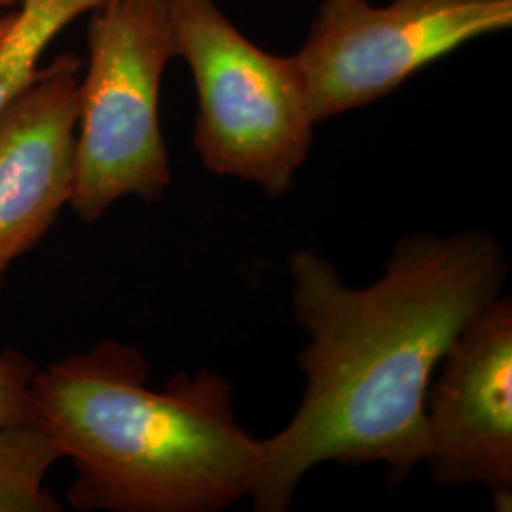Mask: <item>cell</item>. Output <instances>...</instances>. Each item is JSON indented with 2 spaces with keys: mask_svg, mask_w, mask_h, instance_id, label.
I'll return each instance as SVG.
<instances>
[{
  "mask_svg": "<svg viewBox=\"0 0 512 512\" xmlns=\"http://www.w3.org/2000/svg\"><path fill=\"white\" fill-rule=\"evenodd\" d=\"M88 48L69 205L93 224L128 196L160 202L173 179L160 122L175 57L165 0H109L93 10Z\"/></svg>",
  "mask_w": 512,
  "mask_h": 512,
  "instance_id": "4",
  "label": "cell"
},
{
  "mask_svg": "<svg viewBox=\"0 0 512 512\" xmlns=\"http://www.w3.org/2000/svg\"><path fill=\"white\" fill-rule=\"evenodd\" d=\"M425 458L440 488L478 486L512 503V298L476 311L446 349L425 395Z\"/></svg>",
  "mask_w": 512,
  "mask_h": 512,
  "instance_id": "6",
  "label": "cell"
},
{
  "mask_svg": "<svg viewBox=\"0 0 512 512\" xmlns=\"http://www.w3.org/2000/svg\"><path fill=\"white\" fill-rule=\"evenodd\" d=\"M109 0H21L16 21L0 42V109L38 73L50 42L73 19L99 10Z\"/></svg>",
  "mask_w": 512,
  "mask_h": 512,
  "instance_id": "9",
  "label": "cell"
},
{
  "mask_svg": "<svg viewBox=\"0 0 512 512\" xmlns=\"http://www.w3.org/2000/svg\"><path fill=\"white\" fill-rule=\"evenodd\" d=\"M63 458L52 433L40 423L0 427V512H59L46 476Z\"/></svg>",
  "mask_w": 512,
  "mask_h": 512,
  "instance_id": "8",
  "label": "cell"
},
{
  "mask_svg": "<svg viewBox=\"0 0 512 512\" xmlns=\"http://www.w3.org/2000/svg\"><path fill=\"white\" fill-rule=\"evenodd\" d=\"M306 389L279 433L260 440L251 503L285 512L315 465L380 463L397 490L425 458V395L459 330L503 294L509 262L488 230L416 232L384 275L353 289L308 249L289 258Z\"/></svg>",
  "mask_w": 512,
  "mask_h": 512,
  "instance_id": "1",
  "label": "cell"
},
{
  "mask_svg": "<svg viewBox=\"0 0 512 512\" xmlns=\"http://www.w3.org/2000/svg\"><path fill=\"white\" fill-rule=\"evenodd\" d=\"M16 14H18V10H16V12H8V14H2V16H0V42H2V38L6 37V33L10 31L12 23L16 21Z\"/></svg>",
  "mask_w": 512,
  "mask_h": 512,
  "instance_id": "11",
  "label": "cell"
},
{
  "mask_svg": "<svg viewBox=\"0 0 512 512\" xmlns=\"http://www.w3.org/2000/svg\"><path fill=\"white\" fill-rule=\"evenodd\" d=\"M165 6L175 57H183L196 84L194 148L203 167L255 184L268 198L287 196L317 124L293 55L258 48L217 0Z\"/></svg>",
  "mask_w": 512,
  "mask_h": 512,
  "instance_id": "3",
  "label": "cell"
},
{
  "mask_svg": "<svg viewBox=\"0 0 512 512\" xmlns=\"http://www.w3.org/2000/svg\"><path fill=\"white\" fill-rule=\"evenodd\" d=\"M0 277V289H2ZM23 353H0V427L38 421L37 404L33 395V380L37 374Z\"/></svg>",
  "mask_w": 512,
  "mask_h": 512,
  "instance_id": "10",
  "label": "cell"
},
{
  "mask_svg": "<svg viewBox=\"0 0 512 512\" xmlns=\"http://www.w3.org/2000/svg\"><path fill=\"white\" fill-rule=\"evenodd\" d=\"M512 25V0H323L293 55L315 122L361 109L461 48Z\"/></svg>",
  "mask_w": 512,
  "mask_h": 512,
  "instance_id": "5",
  "label": "cell"
},
{
  "mask_svg": "<svg viewBox=\"0 0 512 512\" xmlns=\"http://www.w3.org/2000/svg\"><path fill=\"white\" fill-rule=\"evenodd\" d=\"M21 0H0V12L2 10H18Z\"/></svg>",
  "mask_w": 512,
  "mask_h": 512,
  "instance_id": "12",
  "label": "cell"
},
{
  "mask_svg": "<svg viewBox=\"0 0 512 512\" xmlns=\"http://www.w3.org/2000/svg\"><path fill=\"white\" fill-rule=\"evenodd\" d=\"M133 346L105 340L37 370L38 421L73 463L80 512H219L251 497L260 440L236 416L234 387L209 368L148 387Z\"/></svg>",
  "mask_w": 512,
  "mask_h": 512,
  "instance_id": "2",
  "label": "cell"
},
{
  "mask_svg": "<svg viewBox=\"0 0 512 512\" xmlns=\"http://www.w3.org/2000/svg\"><path fill=\"white\" fill-rule=\"evenodd\" d=\"M84 63L61 54L0 109V277L73 196Z\"/></svg>",
  "mask_w": 512,
  "mask_h": 512,
  "instance_id": "7",
  "label": "cell"
}]
</instances>
